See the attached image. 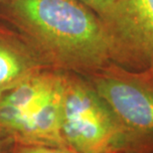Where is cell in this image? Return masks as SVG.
Instances as JSON below:
<instances>
[{
	"mask_svg": "<svg viewBox=\"0 0 153 153\" xmlns=\"http://www.w3.org/2000/svg\"><path fill=\"white\" fill-rule=\"evenodd\" d=\"M0 20L49 69L87 76L111 63L102 19L79 0H4Z\"/></svg>",
	"mask_w": 153,
	"mask_h": 153,
	"instance_id": "6da1fadb",
	"label": "cell"
},
{
	"mask_svg": "<svg viewBox=\"0 0 153 153\" xmlns=\"http://www.w3.org/2000/svg\"><path fill=\"white\" fill-rule=\"evenodd\" d=\"M63 72L43 69L0 97V131L16 143L66 147L61 130Z\"/></svg>",
	"mask_w": 153,
	"mask_h": 153,
	"instance_id": "7a4b0ae2",
	"label": "cell"
},
{
	"mask_svg": "<svg viewBox=\"0 0 153 153\" xmlns=\"http://www.w3.org/2000/svg\"><path fill=\"white\" fill-rule=\"evenodd\" d=\"M61 130L76 153H126L123 129L87 76L63 72Z\"/></svg>",
	"mask_w": 153,
	"mask_h": 153,
	"instance_id": "3957f363",
	"label": "cell"
},
{
	"mask_svg": "<svg viewBox=\"0 0 153 153\" xmlns=\"http://www.w3.org/2000/svg\"><path fill=\"white\" fill-rule=\"evenodd\" d=\"M87 78L121 124L126 153H153L152 70L130 71L111 62Z\"/></svg>",
	"mask_w": 153,
	"mask_h": 153,
	"instance_id": "277c9868",
	"label": "cell"
},
{
	"mask_svg": "<svg viewBox=\"0 0 153 153\" xmlns=\"http://www.w3.org/2000/svg\"><path fill=\"white\" fill-rule=\"evenodd\" d=\"M102 19L109 61L130 71L153 66V0H115Z\"/></svg>",
	"mask_w": 153,
	"mask_h": 153,
	"instance_id": "5b68a950",
	"label": "cell"
},
{
	"mask_svg": "<svg viewBox=\"0 0 153 153\" xmlns=\"http://www.w3.org/2000/svg\"><path fill=\"white\" fill-rule=\"evenodd\" d=\"M43 69L47 67L29 43L14 28L0 20V97Z\"/></svg>",
	"mask_w": 153,
	"mask_h": 153,
	"instance_id": "8992f818",
	"label": "cell"
},
{
	"mask_svg": "<svg viewBox=\"0 0 153 153\" xmlns=\"http://www.w3.org/2000/svg\"><path fill=\"white\" fill-rule=\"evenodd\" d=\"M11 153H76L67 147L36 144H23L14 142Z\"/></svg>",
	"mask_w": 153,
	"mask_h": 153,
	"instance_id": "52a82bcc",
	"label": "cell"
},
{
	"mask_svg": "<svg viewBox=\"0 0 153 153\" xmlns=\"http://www.w3.org/2000/svg\"><path fill=\"white\" fill-rule=\"evenodd\" d=\"M79 1L87 5L100 17L111 8L115 0H79Z\"/></svg>",
	"mask_w": 153,
	"mask_h": 153,
	"instance_id": "ba28073f",
	"label": "cell"
},
{
	"mask_svg": "<svg viewBox=\"0 0 153 153\" xmlns=\"http://www.w3.org/2000/svg\"><path fill=\"white\" fill-rule=\"evenodd\" d=\"M13 146V139L0 131V153H11Z\"/></svg>",
	"mask_w": 153,
	"mask_h": 153,
	"instance_id": "9c48e42d",
	"label": "cell"
},
{
	"mask_svg": "<svg viewBox=\"0 0 153 153\" xmlns=\"http://www.w3.org/2000/svg\"><path fill=\"white\" fill-rule=\"evenodd\" d=\"M3 1H4V0H0V5L2 4V2H3Z\"/></svg>",
	"mask_w": 153,
	"mask_h": 153,
	"instance_id": "30bf717a",
	"label": "cell"
},
{
	"mask_svg": "<svg viewBox=\"0 0 153 153\" xmlns=\"http://www.w3.org/2000/svg\"><path fill=\"white\" fill-rule=\"evenodd\" d=\"M150 69H151V70H152V71H153V66L151 67V68H150Z\"/></svg>",
	"mask_w": 153,
	"mask_h": 153,
	"instance_id": "8fae6325",
	"label": "cell"
}]
</instances>
